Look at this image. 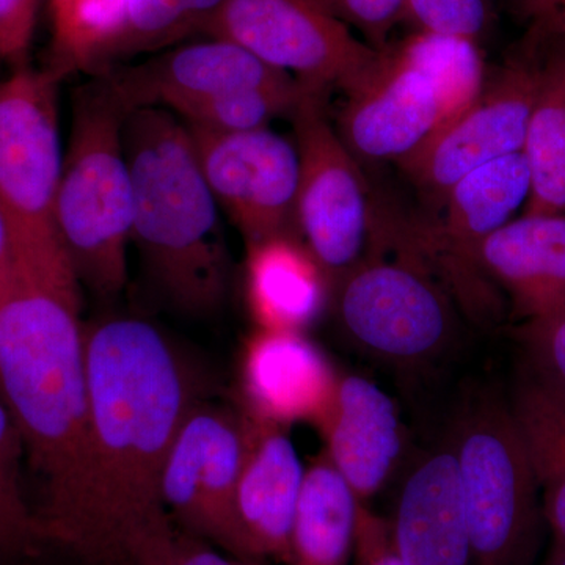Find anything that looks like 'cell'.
Wrapping results in <instances>:
<instances>
[{
  "label": "cell",
  "mask_w": 565,
  "mask_h": 565,
  "mask_svg": "<svg viewBox=\"0 0 565 565\" xmlns=\"http://www.w3.org/2000/svg\"><path fill=\"white\" fill-rule=\"evenodd\" d=\"M88 418L76 497L50 535L90 565H129L128 542L166 514L163 462L206 381L151 322L109 318L85 327Z\"/></svg>",
  "instance_id": "obj_1"
},
{
  "label": "cell",
  "mask_w": 565,
  "mask_h": 565,
  "mask_svg": "<svg viewBox=\"0 0 565 565\" xmlns=\"http://www.w3.org/2000/svg\"><path fill=\"white\" fill-rule=\"evenodd\" d=\"M81 294L20 278L0 299V397L40 487L36 516L50 541L84 465L88 385Z\"/></svg>",
  "instance_id": "obj_2"
},
{
  "label": "cell",
  "mask_w": 565,
  "mask_h": 565,
  "mask_svg": "<svg viewBox=\"0 0 565 565\" xmlns=\"http://www.w3.org/2000/svg\"><path fill=\"white\" fill-rule=\"evenodd\" d=\"M125 148L134 181L131 244L163 302L212 315L232 282L221 207L196 161L188 126L162 109L131 110Z\"/></svg>",
  "instance_id": "obj_3"
},
{
  "label": "cell",
  "mask_w": 565,
  "mask_h": 565,
  "mask_svg": "<svg viewBox=\"0 0 565 565\" xmlns=\"http://www.w3.org/2000/svg\"><path fill=\"white\" fill-rule=\"evenodd\" d=\"M129 111L102 76L77 92L55 199V226L81 288L111 299L128 281L134 181L125 148Z\"/></svg>",
  "instance_id": "obj_4"
},
{
  "label": "cell",
  "mask_w": 565,
  "mask_h": 565,
  "mask_svg": "<svg viewBox=\"0 0 565 565\" xmlns=\"http://www.w3.org/2000/svg\"><path fill=\"white\" fill-rule=\"evenodd\" d=\"M478 44L414 33L385 46L352 92L337 131L367 163L401 162L473 103L486 84Z\"/></svg>",
  "instance_id": "obj_5"
},
{
  "label": "cell",
  "mask_w": 565,
  "mask_h": 565,
  "mask_svg": "<svg viewBox=\"0 0 565 565\" xmlns=\"http://www.w3.org/2000/svg\"><path fill=\"white\" fill-rule=\"evenodd\" d=\"M51 70L0 77V207L13 234L22 278L81 294L55 226L63 158L58 84Z\"/></svg>",
  "instance_id": "obj_6"
},
{
  "label": "cell",
  "mask_w": 565,
  "mask_h": 565,
  "mask_svg": "<svg viewBox=\"0 0 565 565\" xmlns=\"http://www.w3.org/2000/svg\"><path fill=\"white\" fill-rule=\"evenodd\" d=\"M471 565H533L545 519L509 404H475L452 438Z\"/></svg>",
  "instance_id": "obj_7"
},
{
  "label": "cell",
  "mask_w": 565,
  "mask_h": 565,
  "mask_svg": "<svg viewBox=\"0 0 565 565\" xmlns=\"http://www.w3.org/2000/svg\"><path fill=\"white\" fill-rule=\"evenodd\" d=\"M370 253L333 285L338 318L364 352L393 364L437 359L451 344L456 316L448 289L415 253Z\"/></svg>",
  "instance_id": "obj_8"
},
{
  "label": "cell",
  "mask_w": 565,
  "mask_h": 565,
  "mask_svg": "<svg viewBox=\"0 0 565 565\" xmlns=\"http://www.w3.org/2000/svg\"><path fill=\"white\" fill-rule=\"evenodd\" d=\"M326 92L291 117L299 152L296 232L334 282L366 256L374 211L362 166L327 117Z\"/></svg>",
  "instance_id": "obj_9"
},
{
  "label": "cell",
  "mask_w": 565,
  "mask_h": 565,
  "mask_svg": "<svg viewBox=\"0 0 565 565\" xmlns=\"http://www.w3.org/2000/svg\"><path fill=\"white\" fill-rule=\"evenodd\" d=\"M203 35L322 90L352 92L381 57L316 0H222Z\"/></svg>",
  "instance_id": "obj_10"
},
{
  "label": "cell",
  "mask_w": 565,
  "mask_h": 565,
  "mask_svg": "<svg viewBox=\"0 0 565 565\" xmlns=\"http://www.w3.org/2000/svg\"><path fill=\"white\" fill-rule=\"evenodd\" d=\"M531 182L523 152L486 163L457 181L440 202V218L397 236L440 275L456 299L475 316L498 307L493 281L481 264L486 241L525 210Z\"/></svg>",
  "instance_id": "obj_11"
},
{
  "label": "cell",
  "mask_w": 565,
  "mask_h": 565,
  "mask_svg": "<svg viewBox=\"0 0 565 565\" xmlns=\"http://www.w3.org/2000/svg\"><path fill=\"white\" fill-rule=\"evenodd\" d=\"M542 35L530 29L481 93L418 150L399 162L419 191L441 202L449 189L486 163L523 151L541 74Z\"/></svg>",
  "instance_id": "obj_12"
},
{
  "label": "cell",
  "mask_w": 565,
  "mask_h": 565,
  "mask_svg": "<svg viewBox=\"0 0 565 565\" xmlns=\"http://www.w3.org/2000/svg\"><path fill=\"white\" fill-rule=\"evenodd\" d=\"M244 455V416L204 399L182 423L159 482L174 525L237 557L234 494Z\"/></svg>",
  "instance_id": "obj_13"
},
{
  "label": "cell",
  "mask_w": 565,
  "mask_h": 565,
  "mask_svg": "<svg viewBox=\"0 0 565 565\" xmlns=\"http://www.w3.org/2000/svg\"><path fill=\"white\" fill-rule=\"evenodd\" d=\"M188 129L207 188L247 245L297 234L300 163L292 140L270 128L245 132Z\"/></svg>",
  "instance_id": "obj_14"
},
{
  "label": "cell",
  "mask_w": 565,
  "mask_h": 565,
  "mask_svg": "<svg viewBox=\"0 0 565 565\" xmlns=\"http://www.w3.org/2000/svg\"><path fill=\"white\" fill-rule=\"evenodd\" d=\"M96 76L107 82L126 111L162 109L172 114L223 93L266 87L292 77L221 39L178 44Z\"/></svg>",
  "instance_id": "obj_15"
},
{
  "label": "cell",
  "mask_w": 565,
  "mask_h": 565,
  "mask_svg": "<svg viewBox=\"0 0 565 565\" xmlns=\"http://www.w3.org/2000/svg\"><path fill=\"white\" fill-rule=\"evenodd\" d=\"M243 416L245 455L234 494L239 557L288 564L307 468L285 427Z\"/></svg>",
  "instance_id": "obj_16"
},
{
  "label": "cell",
  "mask_w": 565,
  "mask_h": 565,
  "mask_svg": "<svg viewBox=\"0 0 565 565\" xmlns=\"http://www.w3.org/2000/svg\"><path fill=\"white\" fill-rule=\"evenodd\" d=\"M239 375L244 415L278 427L316 426L329 411L340 379L303 332L263 329L245 344Z\"/></svg>",
  "instance_id": "obj_17"
},
{
  "label": "cell",
  "mask_w": 565,
  "mask_h": 565,
  "mask_svg": "<svg viewBox=\"0 0 565 565\" xmlns=\"http://www.w3.org/2000/svg\"><path fill=\"white\" fill-rule=\"evenodd\" d=\"M326 455L359 503L381 492L403 451L404 438L396 404L362 375L338 379L329 411L316 424Z\"/></svg>",
  "instance_id": "obj_18"
},
{
  "label": "cell",
  "mask_w": 565,
  "mask_h": 565,
  "mask_svg": "<svg viewBox=\"0 0 565 565\" xmlns=\"http://www.w3.org/2000/svg\"><path fill=\"white\" fill-rule=\"evenodd\" d=\"M392 530L403 565H471L470 533L451 444L424 457L408 475Z\"/></svg>",
  "instance_id": "obj_19"
},
{
  "label": "cell",
  "mask_w": 565,
  "mask_h": 565,
  "mask_svg": "<svg viewBox=\"0 0 565 565\" xmlns=\"http://www.w3.org/2000/svg\"><path fill=\"white\" fill-rule=\"evenodd\" d=\"M482 269L523 321L565 307V214H525L493 233Z\"/></svg>",
  "instance_id": "obj_20"
},
{
  "label": "cell",
  "mask_w": 565,
  "mask_h": 565,
  "mask_svg": "<svg viewBox=\"0 0 565 565\" xmlns=\"http://www.w3.org/2000/svg\"><path fill=\"white\" fill-rule=\"evenodd\" d=\"M245 291L258 329L303 332L323 313L332 281L297 234L247 245Z\"/></svg>",
  "instance_id": "obj_21"
},
{
  "label": "cell",
  "mask_w": 565,
  "mask_h": 565,
  "mask_svg": "<svg viewBox=\"0 0 565 565\" xmlns=\"http://www.w3.org/2000/svg\"><path fill=\"white\" fill-rule=\"evenodd\" d=\"M509 408L537 482L552 550L565 548V388L527 359Z\"/></svg>",
  "instance_id": "obj_22"
},
{
  "label": "cell",
  "mask_w": 565,
  "mask_h": 565,
  "mask_svg": "<svg viewBox=\"0 0 565 565\" xmlns=\"http://www.w3.org/2000/svg\"><path fill=\"white\" fill-rule=\"evenodd\" d=\"M541 35V74L522 151L531 182L523 212L565 214V32Z\"/></svg>",
  "instance_id": "obj_23"
},
{
  "label": "cell",
  "mask_w": 565,
  "mask_h": 565,
  "mask_svg": "<svg viewBox=\"0 0 565 565\" xmlns=\"http://www.w3.org/2000/svg\"><path fill=\"white\" fill-rule=\"evenodd\" d=\"M359 500L326 455L305 471L286 565H349Z\"/></svg>",
  "instance_id": "obj_24"
},
{
  "label": "cell",
  "mask_w": 565,
  "mask_h": 565,
  "mask_svg": "<svg viewBox=\"0 0 565 565\" xmlns=\"http://www.w3.org/2000/svg\"><path fill=\"white\" fill-rule=\"evenodd\" d=\"M222 0H125L120 14L93 46L84 73L96 74L140 55L158 54L203 35Z\"/></svg>",
  "instance_id": "obj_25"
},
{
  "label": "cell",
  "mask_w": 565,
  "mask_h": 565,
  "mask_svg": "<svg viewBox=\"0 0 565 565\" xmlns=\"http://www.w3.org/2000/svg\"><path fill=\"white\" fill-rule=\"evenodd\" d=\"M326 92L291 77L266 87L243 88L191 104L178 118L193 128L215 132H245L269 128L277 118H291L300 104L315 93Z\"/></svg>",
  "instance_id": "obj_26"
},
{
  "label": "cell",
  "mask_w": 565,
  "mask_h": 565,
  "mask_svg": "<svg viewBox=\"0 0 565 565\" xmlns=\"http://www.w3.org/2000/svg\"><path fill=\"white\" fill-rule=\"evenodd\" d=\"M25 470L20 433L0 397V565L20 564L46 542L25 493Z\"/></svg>",
  "instance_id": "obj_27"
},
{
  "label": "cell",
  "mask_w": 565,
  "mask_h": 565,
  "mask_svg": "<svg viewBox=\"0 0 565 565\" xmlns=\"http://www.w3.org/2000/svg\"><path fill=\"white\" fill-rule=\"evenodd\" d=\"M125 0H50L52 41L50 68L58 76L84 70L98 40L109 31Z\"/></svg>",
  "instance_id": "obj_28"
},
{
  "label": "cell",
  "mask_w": 565,
  "mask_h": 565,
  "mask_svg": "<svg viewBox=\"0 0 565 565\" xmlns=\"http://www.w3.org/2000/svg\"><path fill=\"white\" fill-rule=\"evenodd\" d=\"M404 22L415 33L479 46L493 24V0H405Z\"/></svg>",
  "instance_id": "obj_29"
},
{
  "label": "cell",
  "mask_w": 565,
  "mask_h": 565,
  "mask_svg": "<svg viewBox=\"0 0 565 565\" xmlns=\"http://www.w3.org/2000/svg\"><path fill=\"white\" fill-rule=\"evenodd\" d=\"M319 6L353 29L374 50L388 46V35L404 21L405 0H316Z\"/></svg>",
  "instance_id": "obj_30"
},
{
  "label": "cell",
  "mask_w": 565,
  "mask_h": 565,
  "mask_svg": "<svg viewBox=\"0 0 565 565\" xmlns=\"http://www.w3.org/2000/svg\"><path fill=\"white\" fill-rule=\"evenodd\" d=\"M40 3L41 0H0V68L13 73L31 65Z\"/></svg>",
  "instance_id": "obj_31"
},
{
  "label": "cell",
  "mask_w": 565,
  "mask_h": 565,
  "mask_svg": "<svg viewBox=\"0 0 565 565\" xmlns=\"http://www.w3.org/2000/svg\"><path fill=\"white\" fill-rule=\"evenodd\" d=\"M527 359L541 364L565 388V307L523 323Z\"/></svg>",
  "instance_id": "obj_32"
},
{
  "label": "cell",
  "mask_w": 565,
  "mask_h": 565,
  "mask_svg": "<svg viewBox=\"0 0 565 565\" xmlns=\"http://www.w3.org/2000/svg\"><path fill=\"white\" fill-rule=\"evenodd\" d=\"M353 565H403L394 548L392 522L363 503L356 509Z\"/></svg>",
  "instance_id": "obj_33"
},
{
  "label": "cell",
  "mask_w": 565,
  "mask_h": 565,
  "mask_svg": "<svg viewBox=\"0 0 565 565\" xmlns=\"http://www.w3.org/2000/svg\"><path fill=\"white\" fill-rule=\"evenodd\" d=\"M173 522L162 514L140 527L128 542L129 565H180L173 548Z\"/></svg>",
  "instance_id": "obj_34"
},
{
  "label": "cell",
  "mask_w": 565,
  "mask_h": 565,
  "mask_svg": "<svg viewBox=\"0 0 565 565\" xmlns=\"http://www.w3.org/2000/svg\"><path fill=\"white\" fill-rule=\"evenodd\" d=\"M173 548L180 565H267L264 561L230 555L210 542L185 533L177 525L173 526Z\"/></svg>",
  "instance_id": "obj_35"
},
{
  "label": "cell",
  "mask_w": 565,
  "mask_h": 565,
  "mask_svg": "<svg viewBox=\"0 0 565 565\" xmlns=\"http://www.w3.org/2000/svg\"><path fill=\"white\" fill-rule=\"evenodd\" d=\"M516 13L541 32H565V0H511Z\"/></svg>",
  "instance_id": "obj_36"
},
{
  "label": "cell",
  "mask_w": 565,
  "mask_h": 565,
  "mask_svg": "<svg viewBox=\"0 0 565 565\" xmlns=\"http://www.w3.org/2000/svg\"><path fill=\"white\" fill-rule=\"evenodd\" d=\"M17 250H14L13 234L6 212L0 207V299L7 296L20 281Z\"/></svg>",
  "instance_id": "obj_37"
},
{
  "label": "cell",
  "mask_w": 565,
  "mask_h": 565,
  "mask_svg": "<svg viewBox=\"0 0 565 565\" xmlns=\"http://www.w3.org/2000/svg\"><path fill=\"white\" fill-rule=\"evenodd\" d=\"M545 565H565V548L550 550Z\"/></svg>",
  "instance_id": "obj_38"
}]
</instances>
